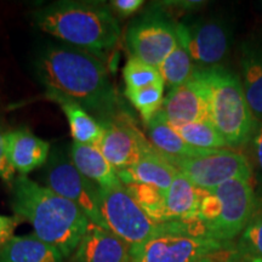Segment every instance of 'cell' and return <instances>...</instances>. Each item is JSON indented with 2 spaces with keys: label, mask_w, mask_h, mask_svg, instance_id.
<instances>
[{
  "label": "cell",
  "mask_w": 262,
  "mask_h": 262,
  "mask_svg": "<svg viewBox=\"0 0 262 262\" xmlns=\"http://www.w3.org/2000/svg\"><path fill=\"white\" fill-rule=\"evenodd\" d=\"M48 100L52 101L61 108V111L67 118L68 125L71 129V135L74 142L81 145L97 146L102 137V124L97 118L88 112L83 106L74 102L71 98L60 95L55 91L45 93Z\"/></svg>",
  "instance_id": "20"
},
{
  "label": "cell",
  "mask_w": 262,
  "mask_h": 262,
  "mask_svg": "<svg viewBox=\"0 0 262 262\" xmlns=\"http://www.w3.org/2000/svg\"><path fill=\"white\" fill-rule=\"evenodd\" d=\"M123 78L125 90H139L143 88L164 83L159 70L139 58L131 56L124 66Z\"/></svg>",
  "instance_id": "27"
},
{
  "label": "cell",
  "mask_w": 262,
  "mask_h": 262,
  "mask_svg": "<svg viewBox=\"0 0 262 262\" xmlns=\"http://www.w3.org/2000/svg\"><path fill=\"white\" fill-rule=\"evenodd\" d=\"M173 129V127H172ZM175 131L188 145L202 149H224L228 146L210 120L185 124Z\"/></svg>",
  "instance_id": "25"
},
{
  "label": "cell",
  "mask_w": 262,
  "mask_h": 262,
  "mask_svg": "<svg viewBox=\"0 0 262 262\" xmlns=\"http://www.w3.org/2000/svg\"><path fill=\"white\" fill-rule=\"evenodd\" d=\"M239 64L245 97L257 122H262V41H244L239 48Z\"/></svg>",
  "instance_id": "17"
},
{
  "label": "cell",
  "mask_w": 262,
  "mask_h": 262,
  "mask_svg": "<svg viewBox=\"0 0 262 262\" xmlns=\"http://www.w3.org/2000/svg\"><path fill=\"white\" fill-rule=\"evenodd\" d=\"M111 5L117 10V12L122 16H130L143 5L142 0H114L111 2Z\"/></svg>",
  "instance_id": "30"
},
{
  "label": "cell",
  "mask_w": 262,
  "mask_h": 262,
  "mask_svg": "<svg viewBox=\"0 0 262 262\" xmlns=\"http://www.w3.org/2000/svg\"><path fill=\"white\" fill-rule=\"evenodd\" d=\"M45 187L74 203L91 224L107 228L101 215L100 187L81 175L71 158L60 149L51 150L44 165ZM108 229V228H107Z\"/></svg>",
  "instance_id": "8"
},
{
  "label": "cell",
  "mask_w": 262,
  "mask_h": 262,
  "mask_svg": "<svg viewBox=\"0 0 262 262\" xmlns=\"http://www.w3.org/2000/svg\"><path fill=\"white\" fill-rule=\"evenodd\" d=\"M178 173L179 170L156 149L143 156L130 168L117 171L123 185H148L162 192L168 191Z\"/></svg>",
  "instance_id": "16"
},
{
  "label": "cell",
  "mask_w": 262,
  "mask_h": 262,
  "mask_svg": "<svg viewBox=\"0 0 262 262\" xmlns=\"http://www.w3.org/2000/svg\"><path fill=\"white\" fill-rule=\"evenodd\" d=\"M160 111L173 129L185 124L210 120L209 88L202 68L196 67L186 83L169 91Z\"/></svg>",
  "instance_id": "13"
},
{
  "label": "cell",
  "mask_w": 262,
  "mask_h": 262,
  "mask_svg": "<svg viewBox=\"0 0 262 262\" xmlns=\"http://www.w3.org/2000/svg\"><path fill=\"white\" fill-rule=\"evenodd\" d=\"M100 123L103 134L97 147L116 171L130 168L155 149L142 133L123 117H114Z\"/></svg>",
  "instance_id": "12"
},
{
  "label": "cell",
  "mask_w": 262,
  "mask_h": 262,
  "mask_svg": "<svg viewBox=\"0 0 262 262\" xmlns=\"http://www.w3.org/2000/svg\"><path fill=\"white\" fill-rule=\"evenodd\" d=\"M34 64L38 79L47 91L71 98L96 114L100 122L117 117L116 89L96 55L71 45H49Z\"/></svg>",
  "instance_id": "1"
},
{
  "label": "cell",
  "mask_w": 262,
  "mask_h": 262,
  "mask_svg": "<svg viewBox=\"0 0 262 262\" xmlns=\"http://www.w3.org/2000/svg\"><path fill=\"white\" fill-rule=\"evenodd\" d=\"M164 86L165 84L160 83L139 90H125L126 98L140 113L145 124H148L149 120L162 110L165 98Z\"/></svg>",
  "instance_id": "26"
},
{
  "label": "cell",
  "mask_w": 262,
  "mask_h": 262,
  "mask_svg": "<svg viewBox=\"0 0 262 262\" xmlns=\"http://www.w3.org/2000/svg\"><path fill=\"white\" fill-rule=\"evenodd\" d=\"M42 32L91 54L118 44L122 29L106 6L86 2H56L33 14Z\"/></svg>",
  "instance_id": "3"
},
{
  "label": "cell",
  "mask_w": 262,
  "mask_h": 262,
  "mask_svg": "<svg viewBox=\"0 0 262 262\" xmlns=\"http://www.w3.org/2000/svg\"><path fill=\"white\" fill-rule=\"evenodd\" d=\"M231 248L208 237L198 220L165 222L145 243L130 248L131 262H196Z\"/></svg>",
  "instance_id": "5"
},
{
  "label": "cell",
  "mask_w": 262,
  "mask_h": 262,
  "mask_svg": "<svg viewBox=\"0 0 262 262\" xmlns=\"http://www.w3.org/2000/svg\"><path fill=\"white\" fill-rule=\"evenodd\" d=\"M231 248H228L222 251H219V253H216L214 255H210V256L202 258V260L196 262H231Z\"/></svg>",
  "instance_id": "32"
},
{
  "label": "cell",
  "mask_w": 262,
  "mask_h": 262,
  "mask_svg": "<svg viewBox=\"0 0 262 262\" xmlns=\"http://www.w3.org/2000/svg\"><path fill=\"white\" fill-rule=\"evenodd\" d=\"M17 225V216H6L0 214V247L14 237V231Z\"/></svg>",
  "instance_id": "29"
},
{
  "label": "cell",
  "mask_w": 262,
  "mask_h": 262,
  "mask_svg": "<svg viewBox=\"0 0 262 262\" xmlns=\"http://www.w3.org/2000/svg\"><path fill=\"white\" fill-rule=\"evenodd\" d=\"M215 208L205 233L222 243H229L244 231L256 208L257 199L248 180L235 179L212 189Z\"/></svg>",
  "instance_id": "7"
},
{
  "label": "cell",
  "mask_w": 262,
  "mask_h": 262,
  "mask_svg": "<svg viewBox=\"0 0 262 262\" xmlns=\"http://www.w3.org/2000/svg\"><path fill=\"white\" fill-rule=\"evenodd\" d=\"M70 158L81 175L93 181L100 188H111L120 185L116 169L108 163L97 146L73 142Z\"/></svg>",
  "instance_id": "21"
},
{
  "label": "cell",
  "mask_w": 262,
  "mask_h": 262,
  "mask_svg": "<svg viewBox=\"0 0 262 262\" xmlns=\"http://www.w3.org/2000/svg\"><path fill=\"white\" fill-rule=\"evenodd\" d=\"M100 208L107 228L130 248L145 243L162 226L146 214L123 183L100 188Z\"/></svg>",
  "instance_id": "6"
},
{
  "label": "cell",
  "mask_w": 262,
  "mask_h": 262,
  "mask_svg": "<svg viewBox=\"0 0 262 262\" xmlns=\"http://www.w3.org/2000/svg\"><path fill=\"white\" fill-rule=\"evenodd\" d=\"M6 135H8V129H6L4 122L0 118V179L6 182H11L14 180L15 170L11 166L8 158V149H6Z\"/></svg>",
  "instance_id": "28"
},
{
  "label": "cell",
  "mask_w": 262,
  "mask_h": 262,
  "mask_svg": "<svg viewBox=\"0 0 262 262\" xmlns=\"http://www.w3.org/2000/svg\"><path fill=\"white\" fill-rule=\"evenodd\" d=\"M147 125V137L156 150L168 159L195 158L209 155L216 149H202L188 145L166 122L165 117L159 111Z\"/></svg>",
  "instance_id": "19"
},
{
  "label": "cell",
  "mask_w": 262,
  "mask_h": 262,
  "mask_svg": "<svg viewBox=\"0 0 262 262\" xmlns=\"http://www.w3.org/2000/svg\"><path fill=\"white\" fill-rule=\"evenodd\" d=\"M195 68L194 62L192 61L188 52L179 42L178 47L162 62L158 70L162 74L164 84L171 90L186 83L194 73Z\"/></svg>",
  "instance_id": "24"
},
{
  "label": "cell",
  "mask_w": 262,
  "mask_h": 262,
  "mask_svg": "<svg viewBox=\"0 0 262 262\" xmlns=\"http://www.w3.org/2000/svg\"><path fill=\"white\" fill-rule=\"evenodd\" d=\"M253 150H254V158L256 162V165L260 172L262 173V122L258 124L256 131H255L253 139Z\"/></svg>",
  "instance_id": "31"
},
{
  "label": "cell",
  "mask_w": 262,
  "mask_h": 262,
  "mask_svg": "<svg viewBox=\"0 0 262 262\" xmlns=\"http://www.w3.org/2000/svg\"><path fill=\"white\" fill-rule=\"evenodd\" d=\"M10 204L15 216L28 221L33 233L64 257L74 254L90 225L74 203L28 176L18 175L10 182Z\"/></svg>",
  "instance_id": "2"
},
{
  "label": "cell",
  "mask_w": 262,
  "mask_h": 262,
  "mask_svg": "<svg viewBox=\"0 0 262 262\" xmlns=\"http://www.w3.org/2000/svg\"><path fill=\"white\" fill-rule=\"evenodd\" d=\"M176 35L198 68L221 66L232 45L231 27L219 18H199L179 24Z\"/></svg>",
  "instance_id": "10"
},
{
  "label": "cell",
  "mask_w": 262,
  "mask_h": 262,
  "mask_svg": "<svg viewBox=\"0 0 262 262\" xmlns=\"http://www.w3.org/2000/svg\"><path fill=\"white\" fill-rule=\"evenodd\" d=\"M63 257L58 249L34 233L14 235L0 247V262H63Z\"/></svg>",
  "instance_id": "22"
},
{
  "label": "cell",
  "mask_w": 262,
  "mask_h": 262,
  "mask_svg": "<svg viewBox=\"0 0 262 262\" xmlns=\"http://www.w3.org/2000/svg\"><path fill=\"white\" fill-rule=\"evenodd\" d=\"M237 262H262V203L258 202L234 250Z\"/></svg>",
  "instance_id": "23"
},
{
  "label": "cell",
  "mask_w": 262,
  "mask_h": 262,
  "mask_svg": "<svg viewBox=\"0 0 262 262\" xmlns=\"http://www.w3.org/2000/svg\"><path fill=\"white\" fill-rule=\"evenodd\" d=\"M125 39L131 56L157 68L179 44L176 25L162 16H147L133 24Z\"/></svg>",
  "instance_id": "11"
},
{
  "label": "cell",
  "mask_w": 262,
  "mask_h": 262,
  "mask_svg": "<svg viewBox=\"0 0 262 262\" xmlns=\"http://www.w3.org/2000/svg\"><path fill=\"white\" fill-rule=\"evenodd\" d=\"M6 149L10 164L22 176L45 165L51 153L50 143L34 135L27 126L8 131Z\"/></svg>",
  "instance_id": "15"
},
{
  "label": "cell",
  "mask_w": 262,
  "mask_h": 262,
  "mask_svg": "<svg viewBox=\"0 0 262 262\" xmlns=\"http://www.w3.org/2000/svg\"><path fill=\"white\" fill-rule=\"evenodd\" d=\"M73 258L74 262H131L130 247L110 229L90 222Z\"/></svg>",
  "instance_id": "14"
},
{
  "label": "cell",
  "mask_w": 262,
  "mask_h": 262,
  "mask_svg": "<svg viewBox=\"0 0 262 262\" xmlns=\"http://www.w3.org/2000/svg\"><path fill=\"white\" fill-rule=\"evenodd\" d=\"M202 70L209 88L212 125L228 146L245 145L253 139L258 123L245 97L241 78L222 66Z\"/></svg>",
  "instance_id": "4"
},
{
  "label": "cell",
  "mask_w": 262,
  "mask_h": 262,
  "mask_svg": "<svg viewBox=\"0 0 262 262\" xmlns=\"http://www.w3.org/2000/svg\"><path fill=\"white\" fill-rule=\"evenodd\" d=\"M204 192L179 171L168 191L164 192L165 222L195 220Z\"/></svg>",
  "instance_id": "18"
},
{
  "label": "cell",
  "mask_w": 262,
  "mask_h": 262,
  "mask_svg": "<svg viewBox=\"0 0 262 262\" xmlns=\"http://www.w3.org/2000/svg\"><path fill=\"white\" fill-rule=\"evenodd\" d=\"M168 160L195 187L205 192H210L231 180L242 179L250 181L253 175L247 157L229 149H216L209 155L195 158Z\"/></svg>",
  "instance_id": "9"
}]
</instances>
